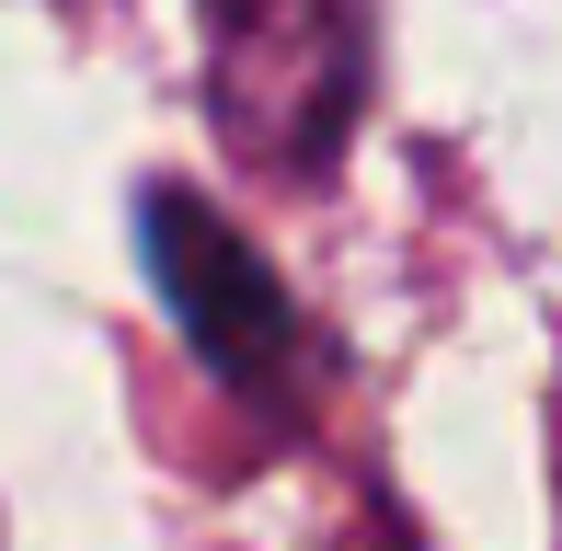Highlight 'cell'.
I'll use <instances>...</instances> for the list:
<instances>
[{
    "label": "cell",
    "instance_id": "cell-2",
    "mask_svg": "<svg viewBox=\"0 0 562 551\" xmlns=\"http://www.w3.org/2000/svg\"><path fill=\"white\" fill-rule=\"evenodd\" d=\"M138 254H149L161 311L184 322V345L207 357V380L241 391V403H265V414H288L299 380H311V322H299V299L276 288V265L184 184L138 195Z\"/></svg>",
    "mask_w": 562,
    "mask_h": 551
},
{
    "label": "cell",
    "instance_id": "cell-1",
    "mask_svg": "<svg viewBox=\"0 0 562 551\" xmlns=\"http://www.w3.org/2000/svg\"><path fill=\"white\" fill-rule=\"evenodd\" d=\"M368 92L356 0H207V115L276 184H322Z\"/></svg>",
    "mask_w": 562,
    "mask_h": 551
}]
</instances>
